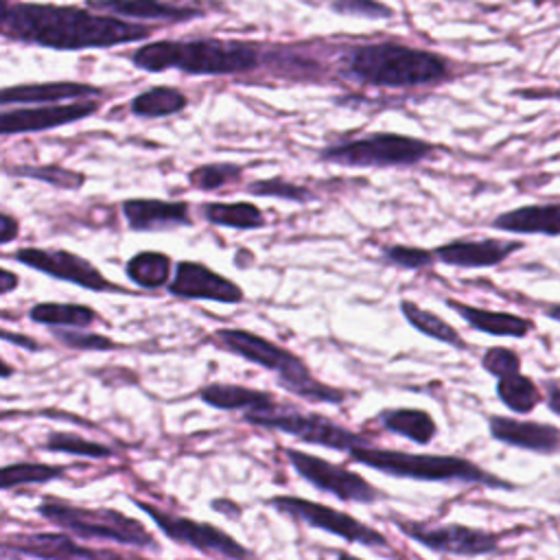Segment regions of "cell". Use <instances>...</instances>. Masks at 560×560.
<instances>
[{
	"label": "cell",
	"mask_w": 560,
	"mask_h": 560,
	"mask_svg": "<svg viewBox=\"0 0 560 560\" xmlns=\"http://www.w3.org/2000/svg\"><path fill=\"white\" fill-rule=\"evenodd\" d=\"M46 451H55V453H68V455H79V457H92V459H103V457H112L114 451L105 444L85 440L77 433H68V431H52L46 442H44Z\"/></svg>",
	"instance_id": "836d02e7"
},
{
	"label": "cell",
	"mask_w": 560,
	"mask_h": 560,
	"mask_svg": "<svg viewBox=\"0 0 560 560\" xmlns=\"http://www.w3.org/2000/svg\"><path fill=\"white\" fill-rule=\"evenodd\" d=\"M188 107V96L171 85H151L136 94L129 103V112L136 118H166L184 112Z\"/></svg>",
	"instance_id": "484cf974"
},
{
	"label": "cell",
	"mask_w": 560,
	"mask_h": 560,
	"mask_svg": "<svg viewBox=\"0 0 560 560\" xmlns=\"http://www.w3.org/2000/svg\"><path fill=\"white\" fill-rule=\"evenodd\" d=\"M337 74L368 88H431L453 77L446 57L400 42H368L346 48Z\"/></svg>",
	"instance_id": "7a4b0ae2"
},
{
	"label": "cell",
	"mask_w": 560,
	"mask_h": 560,
	"mask_svg": "<svg viewBox=\"0 0 560 560\" xmlns=\"http://www.w3.org/2000/svg\"><path fill=\"white\" fill-rule=\"evenodd\" d=\"M122 217L133 232H166L190 225V206L166 199H125Z\"/></svg>",
	"instance_id": "d6986e66"
},
{
	"label": "cell",
	"mask_w": 560,
	"mask_h": 560,
	"mask_svg": "<svg viewBox=\"0 0 560 560\" xmlns=\"http://www.w3.org/2000/svg\"><path fill=\"white\" fill-rule=\"evenodd\" d=\"M518 249H523V241L516 238H455L435 247L433 254L444 265L479 269L497 267Z\"/></svg>",
	"instance_id": "2e32d148"
},
{
	"label": "cell",
	"mask_w": 560,
	"mask_h": 560,
	"mask_svg": "<svg viewBox=\"0 0 560 560\" xmlns=\"http://www.w3.org/2000/svg\"><path fill=\"white\" fill-rule=\"evenodd\" d=\"M438 147L429 140L376 131L339 144H328L319 151L322 162H332L339 166H361V168H387V166H413L435 153Z\"/></svg>",
	"instance_id": "52a82bcc"
},
{
	"label": "cell",
	"mask_w": 560,
	"mask_h": 560,
	"mask_svg": "<svg viewBox=\"0 0 560 560\" xmlns=\"http://www.w3.org/2000/svg\"><path fill=\"white\" fill-rule=\"evenodd\" d=\"M521 354L505 346H492L481 354V368L494 378L521 372Z\"/></svg>",
	"instance_id": "f35d334b"
},
{
	"label": "cell",
	"mask_w": 560,
	"mask_h": 560,
	"mask_svg": "<svg viewBox=\"0 0 560 560\" xmlns=\"http://www.w3.org/2000/svg\"><path fill=\"white\" fill-rule=\"evenodd\" d=\"M545 405L551 413L560 416V385L545 381Z\"/></svg>",
	"instance_id": "b9f144b4"
},
{
	"label": "cell",
	"mask_w": 560,
	"mask_h": 560,
	"mask_svg": "<svg viewBox=\"0 0 560 560\" xmlns=\"http://www.w3.org/2000/svg\"><path fill=\"white\" fill-rule=\"evenodd\" d=\"M214 339L221 348L243 357L245 361L260 365L265 370H271L278 374V383L306 400L313 402H343L346 400V392L330 387L322 381H317L308 365L293 354L291 350L256 335L249 330H241V328H221L214 332Z\"/></svg>",
	"instance_id": "5b68a950"
},
{
	"label": "cell",
	"mask_w": 560,
	"mask_h": 560,
	"mask_svg": "<svg viewBox=\"0 0 560 560\" xmlns=\"http://www.w3.org/2000/svg\"><path fill=\"white\" fill-rule=\"evenodd\" d=\"M13 545L18 551L42 558V560H116L112 556H103V553H96L94 549H85L77 545L66 534L20 536L13 540Z\"/></svg>",
	"instance_id": "603a6c76"
},
{
	"label": "cell",
	"mask_w": 560,
	"mask_h": 560,
	"mask_svg": "<svg viewBox=\"0 0 560 560\" xmlns=\"http://www.w3.org/2000/svg\"><path fill=\"white\" fill-rule=\"evenodd\" d=\"M103 88L81 81H44V83H22L9 85L0 94V105H44L63 101H85L101 98Z\"/></svg>",
	"instance_id": "ffe728a7"
},
{
	"label": "cell",
	"mask_w": 560,
	"mask_h": 560,
	"mask_svg": "<svg viewBox=\"0 0 560 560\" xmlns=\"http://www.w3.org/2000/svg\"><path fill=\"white\" fill-rule=\"evenodd\" d=\"M284 455L295 468V472L322 492L354 503H374L378 499V490L372 483H368L359 472L346 466L330 464L317 455L298 448H284Z\"/></svg>",
	"instance_id": "7c38bea8"
},
{
	"label": "cell",
	"mask_w": 560,
	"mask_h": 560,
	"mask_svg": "<svg viewBox=\"0 0 560 560\" xmlns=\"http://www.w3.org/2000/svg\"><path fill=\"white\" fill-rule=\"evenodd\" d=\"M269 505L273 510H278L280 514H287L300 523H306L315 529H324L328 534H335L348 542H359L365 547H374V549H385L387 540L381 532H376L374 527L357 521L354 516L339 512L330 505L324 503H315L302 497H271Z\"/></svg>",
	"instance_id": "30bf717a"
},
{
	"label": "cell",
	"mask_w": 560,
	"mask_h": 560,
	"mask_svg": "<svg viewBox=\"0 0 560 560\" xmlns=\"http://www.w3.org/2000/svg\"><path fill=\"white\" fill-rule=\"evenodd\" d=\"M241 166L232 162H217V164H201L188 173V184L197 190H219L225 184H232L241 177Z\"/></svg>",
	"instance_id": "d590c367"
},
{
	"label": "cell",
	"mask_w": 560,
	"mask_h": 560,
	"mask_svg": "<svg viewBox=\"0 0 560 560\" xmlns=\"http://www.w3.org/2000/svg\"><path fill=\"white\" fill-rule=\"evenodd\" d=\"M85 7L125 20H158V22H192L208 11L201 4H184L171 0H85Z\"/></svg>",
	"instance_id": "ac0fdd59"
},
{
	"label": "cell",
	"mask_w": 560,
	"mask_h": 560,
	"mask_svg": "<svg viewBox=\"0 0 560 560\" xmlns=\"http://www.w3.org/2000/svg\"><path fill=\"white\" fill-rule=\"evenodd\" d=\"M129 59L138 70L151 74L177 70L195 77L247 74L262 63L258 46L217 37L155 39L138 46Z\"/></svg>",
	"instance_id": "3957f363"
},
{
	"label": "cell",
	"mask_w": 560,
	"mask_h": 560,
	"mask_svg": "<svg viewBox=\"0 0 560 560\" xmlns=\"http://www.w3.org/2000/svg\"><path fill=\"white\" fill-rule=\"evenodd\" d=\"M385 260L409 271H420L424 267H431L435 258L433 249H422V247H411V245H389L383 252Z\"/></svg>",
	"instance_id": "8d00e7d4"
},
{
	"label": "cell",
	"mask_w": 560,
	"mask_h": 560,
	"mask_svg": "<svg viewBox=\"0 0 560 560\" xmlns=\"http://www.w3.org/2000/svg\"><path fill=\"white\" fill-rule=\"evenodd\" d=\"M168 291L186 300H212L223 304H238L245 298L243 289L234 280L197 260H179L175 265Z\"/></svg>",
	"instance_id": "9a60e30c"
},
{
	"label": "cell",
	"mask_w": 560,
	"mask_h": 560,
	"mask_svg": "<svg viewBox=\"0 0 560 560\" xmlns=\"http://www.w3.org/2000/svg\"><path fill=\"white\" fill-rule=\"evenodd\" d=\"M494 230L510 234L560 236V201L525 203L497 214L490 223Z\"/></svg>",
	"instance_id": "44dd1931"
},
{
	"label": "cell",
	"mask_w": 560,
	"mask_h": 560,
	"mask_svg": "<svg viewBox=\"0 0 560 560\" xmlns=\"http://www.w3.org/2000/svg\"><path fill=\"white\" fill-rule=\"evenodd\" d=\"M18 287V276L9 269H0V291L7 295Z\"/></svg>",
	"instance_id": "ee69618b"
},
{
	"label": "cell",
	"mask_w": 560,
	"mask_h": 560,
	"mask_svg": "<svg viewBox=\"0 0 560 560\" xmlns=\"http://www.w3.org/2000/svg\"><path fill=\"white\" fill-rule=\"evenodd\" d=\"M63 475H66L63 466L18 462V464H9L2 468L0 486H2V490H11L18 486H28V483H46V481L59 479Z\"/></svg>",
	"instance_id": "d6a6232c"
},
{
	"label": "cell",
	"mask_w": 560,
	"mask_h": 560,
	"mask_svg": "<svg viewBox=\"0 0 560 560\" xmlns=\"http://www.w3.org/2000/svg\"><path fill=\"white\" fill-rule=\"evenodd\" d=\"M171 267H173L171 256H166L164 252L147 249V252L133 254L127 260L125 273L140 289H160L171 282Z\"/></svg>",
	"instance_id": "83f0119b"
},
{
	"label": "cell",
	"mask_w": 560,
	"mask_h": 560,
	"mask_svg": "<svg viewBox=\"0 0 560 560\" xmlns=\"http://www.w3.org/2000/svg\"><path fill=\"white\" fill-rule=\"evenodd\" d=\"M394 525L409 536L411 540L420 542L422 547L440 553L451 556H488L497 553L501 545V536L497 532L468 527L462 523H444V525H427L407 518H392Z\"/></svg>",
	"instance_id": "8fae6325"
},
{
	"label": "cell",
	"mask_w": 560,
	"mask_h": 560,
	"mask_svg": "<svg viewBox=\"0 0 560 560\" xmlns=\"http://www.w3.org/2000/svg\"><path fill=\"white\" fill-rule=\"evenodd\" d=\"M2 339L9 341V343H15V346H20V348H26V350H39V348H42L35 339H31V337H26V335H15V332H11V330H2Z\"/></svg>",
	"instance_id": "7bdbcfd3"
},
{
	"label": "cell",
	"mask_w": 560,
	"mask_h": 560,
	"mask_svg": "<svg viewBox=\"0 0 560 560\" xmlns=\"http://www.w3.org/2000/svg\"><path fill=\"white\" fill-rule=\"evenodd\" d=\"M199 398L214 409H223V411L241 409L243 413L267 411L278 405L269 392H260V389L234 385V383H210L201 387Z\"/></svg>",
	"instance_id": "cb8c5ba5"
},
{
	"label": "cell",
	"mask_w": 560,
	"mask_h": 560,
	"mask_svg": "<svg viewBox=\"0 0 560 560\" xmlns=\"http://www.w3.org/2000/svg\"><path fill=\"white\" fill-rule=\"evenodd\" d=\"M378 422L389 433L402 435L416 444H429L438 433V424L433 416L424 409H413V407L383 409L378 413Z\"/></svg>",
	"instance_id": "d4e9b609"
},
{
	"label": "cell",
	"mask_w": 560,
	"mask_h": 560,
	"mask_svg": "<svg viewBox=\"0 0 560 560\" xmlns=\"http://www.w3.org/2000/svg\"><path fill=\"white\" fill-rule=\"evenodd\" d=\"M352 462L392 477L418 479V481H442V483H472L492 490H514L516 483L477 466L475 462L459 455H433V453H405L376 448L372 444L359 446L348 453Z\"/></svg>",
	"instance_id": "277c9868"
},
{
	"label": "cell",
	"mask_w": 560,
	"mask_h": 560,
	"mask_svg": "<svg viewBox=\"0 0 560 560\" xmlns=\"http://www.w3.org/2000/svg\"><path fill=\"white\" fill-rule=\"evenodd\" d=\"M497 398L510 411L527 416L545 400V392H540V387L527 374L514 372L497 378Z\"/></svg>",
	"instance_id": "f1b7e54d"
},
{
	"label": "cell",
	"mask_w": 560,
	"mask_h": 560,
	"mask_svg": "<svg viewBox=\"0 0 560 560\" xmlns=\"http://www.w3.org/2000/svg\"><path fill=\"white\" fill-rule=\"evenodd\" d=\"M488 429L490 435L501 444L538 455L560 453V429L553 424L538 420H518L508 416H490Z\"/></svg>",
	"instance_id": "e0dca14e"
},
{
	"label": "cell",
	"mask_w": 560,
	"mask_h": 560,
	"mask_svg": "<svg viewBox=\"0 0 560 560\" xmlns=\"http://www.w3.org/2000/svg\"><path fill=\"white\" fill-rule=\"evenodd\" d=\"M28 317L35 324L44 326H72V328H88L98 315L94 308L83 304H63V302H39L31 306Z\"/></svg>",
	"instance_id": "4dcf8cb0"
},
{
	"label": "cell",
	"mask_w": 560,
	"mask_h": 560,
	"mask_svg": "<svg viewBox=\"0 0 560 560\" xmlns=\"http://www.w3.org/2000/svg\"><path fill=\"white\" fill-rule=\"evenodd\" d=\"M247 192L256 197H276L295 203L315 201V192L302 184L289 182L284 177H269V179H254L247 184Z\"/></svg>",
	"instance_id": "e575fe53"
},
{
	"label": "cell",
	"mask_w": 560,
	"mask_h": 560,
	"mask_svg": "<svg viewBox=\"0 0 560 560\" xmlns=\"http://www.w3.org/2000/svg\"><path fill=\"white\" fill-rule=\"evenodd\" d=\"M18 232H20L18 219H13L9 212H2L0 214V243L2 245L11 243L18 236Z\"/></svg>",
	"instance_id": "60d3db41"
},
{
	"label": "cell",
	"mask_w": 560,
	"mask_h": 560,
	"mask_svg": "<svg viewBox=\"0 0 560 560\" xmlns=\"http://www.w3.org/2000/svg\"><path fill=\"white\" fill-rule=\"evenodd\" d=\"M201 217L214 225L234 230H258L265 225V214L258 206L249 201H210L199 206Z\"/></svg>",
	"instance_id": "4316f807"
},
{
	"label": "cell",
	"mask_w": 560,
	"mask_h": 560,
	"mask_svg": "<svg viewBox=\"0 0 560 560\" xmlns=\"http://www.w3.org/2000/svg\"><path fill=\"white\" fill-rule=\"evenodd\" d=\"M131 501L136 508L147 512L151 516V521L175 542L188 545L201 553H217L228 560H256V553L252 549H247L245 545L234 540L230 534H225L217 525L190 521V518H184L177 514H166L164 510H160L151 503H144L140 499H131Z\"/></svg>",
	"instance_id": "9c48e42d"
},
{
	"label": "cell",
	"mask_w": 560,
	"mask_h": 560,
	"mask_svg": "<svg viewBox=\"0 0 560 560\" xmlns=\"http://www.w3.org/2000/svg\"><path fill=\"white\" fill-rule=\"evenodd\" d=\"M446 306L453 308L470 328L492 335V337H514L523 339L527 337L536 326L529 317L508 313V311H488L481 306H470L459 300L446 298Z\"/></svg>",
	"instance_id": "7402d4cb"
},
{
	"label": "cell",
	"mask_w": 560,
	"mask_h": 560,
	"mask_svg": "<svg viewBox=\"0 0 560 560\" xmlns=\"http://www.w3.org/2000/svg\"><path fill=\"white\" fill-rule=\"evenodd\" d=\"M13 260L42 271L46 276H52L57 280L72 282L81 289L88 291H109V293H120L122 289L107 280L88 258L68 252V249H46V247H20L11 254Z\"/></svg>",
	"instance_id": "4fadbf2b"
},
{
	"label": "cell",
	"mask_w": 560,
	"mask_h": 560,
	"mask_svg": "<svg viewBox=\"0 0 560 560\" xmlns=\"http://www.w3.org/2000/svg\"><path fill=\"white\" fill-rule=\"evenodd\" d=\"M243 418L252 424L289 433V435L298 438L300 442L317 444V446H326V448H335V451H343V453H350L359 446L370 444L363 435L352 433L350 429H346L324 416L302 413L300 409H291V407L282 409V405H276L273 409H267V411L243 413Z\"/></svg>",
	"instance_id": "ba28073f"
},
{
	"label": "cell",
	"mask_w": 560,
	"mask_h": 560,
	"mask_svg": "<svg viewBox=\"0 0 560 560\" xmlns=\"http://www.w3.org/2000/svg\"><path fill=\"white\" fill-rule=\"evenodd\" d=\"M400 313L422 335H427V337H431L435 341H442V343H446L451 348H457V350H466L468 348L464 337L446 319H442L433 311H427V308L418 306L411 300H400Z\"/></svg>",
	"instance_id": "f546056e"
},
{
	"label": "cell",
	"mask_w": 560,
	"mask_h": 560,
	"mask_svg": "<svg viewBox=\"0 0 560 560\" xmlns=\"http://www.w3.org/2000/svg\"><path fill=\"white\" fill-rule=\"evenodd\" d=\"M330 9L339 15L363 18V20H387L394 18V9L378 0H332Z\"/></svg>",
	"instance_id": "74e56055"
},
{
	"label": "cell",
	"mask_w": 560,
	"mask_h": 560,
	"mask_svg": "<svg viewBox=\"0 0 560 560\" xmlns=\"http://www.w3.org/2000/svg\"><path fill=\"white\" fill-rule=\"evenodd\" d=\"M37 512L50 523L81 538H105L138 549L158 547L155 538L140 521L112 508H83L59 501L57 497H46V501L37 505Z\"/></svg>",
	"instance_id": "8992f818"
},
{
	"label": "cell",
	"mask_w": 560,
	"mask_h": 560,
	"mask_svg": "<svg viewBox=\"0 0 560 560\" xmlns=\"http://www.w3.org/2000/svg\"><path fill=\"white\" fill-rule=\"evenodd\" d=\"M55 339L63 346L79 348V350H116L118 343L109 337L96 332H77V330H55Z\"/></svg>",
	"instance_id": "ab89813d"
},
{
	"label": "cell",
	"mask_w": 560,
	"mask_h": 560,
	"mask_svg": "<svg viewBox=\"0 0 560 560\" xmlns=\"http://www.w3.org/2000/svg\"><path fill=\"white\" fill-rule=\"evenodd\" d=\"M101 107L98 98H85V101H68L66 105H37V107H4L0 114V133L4 138L13 133H33V131H48L57 129L70 122H77L81 118H88L96 114Z\"/></svg>",
	"instance_id": "5bb4252c"
},
{
	"label": "cell",
	"mask_w": 560,
	"mask_h": 560,
	"mask_svg": "<svg viewBox=\"0 0 560 560\" xmlns=\"http://www.w3.org/2000/svg\"><path fill=\"white\" fill-rule=\"evenodd\" d=\"M542 315L549 317V319H553V322H560V302L545 306V308H542Z\"/></svg>",
	"instance_id": "f6af8a7d"
},
{
	"label": "cell",
	"mask_w": 560,
	"mask_h": 560,
	"mask_svg": "<svg viewBox=\"0 0 560 560\" xmlns=\"http://www.w3.org/2000/svg\"><path fill=\"white\" fill-rule=\"evenodd\" d=\"M337 560H361V558L350 556V553H339V556H337Z\"/></svg>",
	"instance_id": "bcb514c9"
},
{
	"label": "cell",
	"mask_w": 560,
	"mask_h": 560,
	"mask_svg": "<svg viewBox=\"0 0 560 560\" xmlns=\"http://www.w3.org/2000/svg\"><path fill=\"white\" fill-rule=\"evenodd\" d=\"M7 173L13 175V177L37 179V182L50 184V186L61 188V190H79L85 184L83 173L63 168L59 164H37V166L35 164H18V166H9Z\"/></svg>",
	"instance_id": "1f68e13d"
},
{
	"label": "cell",
	"mask_w": 560,
	"mask_h": 560,
	"mask_svg": "<svg viewBox=\"0 0 560 560\" xmlns=\"http://www.w3.org/2000/svg\"><path fill=\"white\" fill-rule=\"evenodd\" d=\"M0 33L9 42L74 52L142 42L153 28L90 7L2 0Z\"/></svg>",
	"instance_id": "6da1fadb"
}]
</instances>
